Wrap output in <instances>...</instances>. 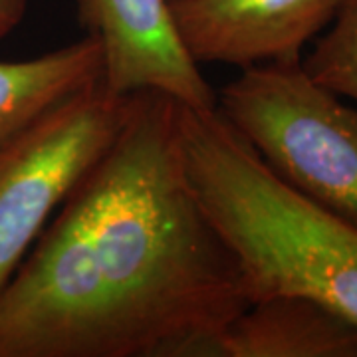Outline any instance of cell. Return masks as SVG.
<instances>
[{
  "mask_svg": "<svg viewBox=\"0 0 357 357\" xmlns=\"http://www.w3.org/2000/svg\"><path fill=\"white\" fill-rule=\"evenodd\" d=\"M217 112L280 181L357 227V109L302 60L243 68Z\"/></svg>",
  "mask_w": 357,
  "mask_h": 357,
  "instance_id": "3",
  "label": "cell"
},
{
  "mask_svg": "<svg viewBox=\"0 0 357 357\" xmlns=\"http://www.w3.org/2000/svg\"><path fill=\"white\" fill-rule=\"evenodd\" d=\"M344 0H169L178 40L192 62L250 68L300 62Z\"/></svg>",
  "mask_w": 357,
  "mask_h": 357,
  "instance_id": "6",
  "label": "cell"
},
{
  "mask_svg": "<svg viewBox=\"0 0 357 357\" xmlns=\"http://www.w3.org/2000/svg\"><path fill=\"white\" fill-rule=\"evenodd\" d=\"M28 0H0V40L6 38L24 20Z\"/></svg>",
  "mask_w": 357,
  "mask_h": 357,
  "instance_id": "10",
  "label": "cell"
},
{
  "mask_svg": "<svg viewBox=\"0 0 357 357\" xmlns=\"http://www.w3.org/2000/svg\"><path fill=\"white\" fill-rule=\"evenodd\" d=\"M250 302L185 173L178 102L141 89L0 292V357H208Z\"/></svg>",
  "mask_w": 357,
  "mask_h": 357,
  "instance_id": "1",
  "label": "cell"
},
{
  "mask_svg": "<svg viewBox=\"0 0 357 357\" xmlns=\"http://www.w3.org/2000/svg\"><path fill=\"white\" fill-rule=\"evenodd\" d=\"M178 145L192 191L236 256L250 300L307 296L357 324L356 225L280 181L217 109L178 103Z\"/></svg>",
  "mask_w": 357,
  "mask_h": 357,
  "instance_id": "2",
  "label": "cell"
},
{
  "mask_svg": "<svg viewBox=\"0 0 357 357\" xmlns=\"http://www.w3.org/2000/svg\"><path fill=\"white\" fill-rule=\"evenodd\" d=\"M208 357H357V324L314 298L276 294L230 319Z\"/></svg>",
  "mask_w": 357,
  "mask_h": 357,
  "instance_id": "7",
  "label": "cell"
},
{
  "mask_svg": "<svg viewBox=\"0 0 357 357\" xmlns=\"http://www.w3.org/2000/svg\"><path fill=\"white\" fill-rule=\"evenodd\" d=\"M79 24L103 54L115 93L157 89L192 109H217V93L185 52L169 0H76Z\"/></svg>",
  "mask_w": 357,
  "mask_h": 357,
  "instance_id": "5",
  "label": "cell"
},
{
  "mask_svg": "<svg viewBox=\"0 0 357 357\" xmlns=\"http://www.w3.org/2000/svg\"><path fill=\"white\" fill-rule=\"evenodd\" d=\"M131 93L103 82L70 96L0 147V292L66 197L112 145Z\"/></svg>",
  "mask_w": 357,
  "mask_h": 357,
  "instance_id": "4",
  "label": "cell"
},
{
  "mask_svg": "<svg viewBox=\"0 0 357 357\" xmlns=\"http://www.w3.org/2000/svg\"><path fill=\"white\" fill-rule=\"evenodd\" d=\"M302 68L324 88L357 102V0H344Z\"/></svg>",
  "mask_w": 357,
  "mask_h": 357,
  "instance_id": "9",
  "label": "cell"
},
{
  "mask_svg": "<svg viewBox=\"0 0 357 357\" xmlns=\"http://www.w3.org/2000/svg\"><path fill=\"white\" fill-rule=\"evenodd\" d=\"M102 77V48L89 36L32 60L0 62V147Z\"/></svg>",
  "mask_w": 357,
  "mask_h": 357,
  "instance_id": "8",
  "label": "cell"
}]
</instances>
